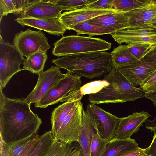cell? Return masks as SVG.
<instances>
[{
	"label": "cell",
	"instance_id": "obj_1",
	"mask_svg": "<svg viewBox=\"0 0 156 156\" xmlns=\"http://www.w3.org/2000/svg\"><path fill=\"white\" fill-rule=\"evenodd\" d=\"M0 87V136L9 143L38 134L42 123L30 108V104L22 99L6 97Z\"/></svg>",
	"mask_w": 156,
	"mask_h": 156
},
{
	"label": "cell",
	"instance_id": "obj_2",
	"mask_svg": "<svg viewBox=\"0 0 156 156\" xmlns=\"http://www.w3.org/2000/svg\"><path fill=\"white\" fill-rule=\"evenodd\" d=\"M51 62L71 74L76 73L90 79L106 74L113 66L111 53L105 51L69 55L53 59Z\"/></svg>",
	"mask_w": 156,
	"mask_h": 156
},
{
	"label": "cell",
	"instance_id": "obj_3",
	"mask_svg": "<svg viewBox=\"0 0 156 156\" xmlns=\"http://www.w3.org/2000/svg\"><path fill=\"white\" fill-rule=\"evenodd\" d=\"M103 80L109 83L99 92L88 95L90 103L100 104L124 103L144 97L145 92L134 86L116 67L113 66Z\"/></svg>",
	"mask_w": 156,
	"mask_h": 156
},
{
	"label": "cell",
	"instance_id": "obj_4",
	"mask_svg": "<svg viewBox=\"0 0 156 156\" xmlns=\"http://www.w3.org/2000/svg\"><path fill=\"white\" fill-rule=\"evenodd\" d=\"M53 45L52 53L59 57L82 53L105 51L111 49L112 44L100 38L73 35L62 37Z\"/></svg>",
	"mask_w": 156,
	"mask_h": 156
},
{
	"label": "cell",
	"instance_id": "obj_5",
	"mask_svg": "<svg viewBox=\"0 0 156 156\" xmlns=\"http://www.w3.org/2000/svg\"><path fill=\"white\" fill-rule=\"evenodd\" d=\"M0 37V87L3 89L14 74L23 70L20 66L25 58L14 44Z\"/></svg>",
	"mask_w": 156,
	"mask_h": 156
},
{
	"label": "cell",
	"instance_id": "obj_6",
	"mask_svg": "<svg viewBox=\"0 0 156 156\" xmlns=\"http://www.w3.org/2000/svg\"><path fill=\"white\" fill-rule=\"evenodd\" d=\"M13 43L26 58L39 51L47 52L51 48L44 34L41 30L33 31L30 29L16 34Z\"/></svg>",
	"mask_w": 156,
	"mask_h": 156
},
{
	"label": "cell",
	"instance_id": "obj_7",
	"mask_svg": "<svg viewBox=\"0 0 156 156\" xmlns=\"http://www.w3.org/2000/svg\"><path fill=\"white\" fill-rule=\"evenodd\" d=\"M82 86L80 76L67 72L66 76L53 87L37 103L36 108H45L57 104L69 93L79 89Z\"/></svg>",
	"mask_w": 156,
	"mask_h": 156
},
{
	"label": "cell",
	"instance_id": "obj_8",
	"mask_svg": "<svg viewBox=\"0 0 156 156\" xmlns=\"http://www.w3.org/2000/svg\"><path fill=\"white\" fill-rule=\"evenodd\" d=\"M86 110L95 122L101 137L107 142L112 139L121 118L112 114L95 104H89Z\"/></svg>",
	"mask_w": 156,
	"mask_h": 156
},
{
	"label": "cell",
	"instance_id": "obj_9",
	"mask_svg": "<svg viewBox=\"0 0 156 156\" xmlns=\"http://www.w3.org/2000/svg\"><path fill=\"white\" fill-rule=\"evenodd\" d=\"M38 75V81L34 88L25 98H23L29 104L39 101L53 87L66 76V73L63 74L58 67L52 66Z\"/></svg>",
	"mask_w": 156,
	"mask_h": 156
},
{
	"label": "cell",
	"instance_id": "obj_10",
	"mask_svg": "<svg viewBox=\"0 0 156 156\" xmlns=\"http://www.w3.org/2000/svg\"><path fill=\"white\" fill-rule=\"evenodd\" d=\"M83 104L80 101L72 109L61 125L55 140L71 144L78 142L82 125Z\"/></svg>",
	"mask_w": 156,
	"mask_h": 156
},
{
	"label": "cell",
	"instance_id": "obj_11",
	"mask_svg": "<svg viewBox=\"0 0 156 156\" xmlns=\"http://www.w3.org/2000/svg\"><path fill=\"white\" fill-rule=\"evenodd\" d=\"M135 87L143 81L156 69V62L142 58L130 64L117 67Z\"/></svg>",
	"mask_w": 156,
	"mask_h": 156
},
{
	"label": "cell",
	"instance_id": "obj_12",
	"mask_svg": "<svg viewBox=\"0 0 156 156\" xmlns=\"http://www.w3.org/2000/svg\"><path fill=\"white\" fill-rule=\"evenodd\" d=\"M62 10L53 0H38L18 14V18L48 19H58Z\"/></svg>",
	"mask_w": 156,
	"mask_h": 156
},
{
	"label": "cell",
	"instance_id": "obj_13",
	"mask_svg": "<svg viewBox=\"0 0 156 156\" xmlns=\"http://www.w3.org/2000/svg\"><path fill=\"white\" fill-rule=\"evenodd\" d=\"M151 116L148 112L143 111L121 118L114 138L119 139L130 138L133 134L137 133L140 127L143 126V123Z\"/></svg>",
	"mask_w": 156,
	"mask_h": 156
},
{
	"label": "cell",
	"instance_id": "obj_14",
	"mask_svg": "<svg viewBox=\"0 0 156 156\" xmlns=\"http://www.w3.org/2000/svg\"><path fill=\"white\" fill-rule=\"evenodd\" d=\"M116 12L113 10L95 9L84 7L63 12L58 19L66 30H71L74 26L79 23L100 15Z\"/></svg>",
	"mask_w": 156,
	"mask_h": 156
},
{
	"label": "cell",
	"instance_id": "obj_15",
	"mask_svg": "<svg viewBox=\"0 0 156 156\" xmlns=\"http://www.w3.org/2000/svg\"><path fill=\"white\" fill-rule=\"evenodd\" d=\"M14 20L23 27L29 26L58 36H63L66 30L58 19H40L18 17Z\"/></svg>",
	"mask_w": 156,
	"mask_h": 156
},
{
	"label": "cell",
	"instance_id": "obj_16",
	"mask_svg": "<svg viewBox=\"0 0 156 156\" xmlns=\"http://www.w3.org/2000/svg\"><path fill=\"white\" fill-rule=\"evenodd\" d=\"M96 132H99L95 122L83 107L81 128L78 142L83 156H91L90 146L92 136V134Z\"/></svg>",
	"mask_w": 156,
	"mask_h": 156
},
{
	"label": "cell",
	"instance_id": "obj_17",
	"mask_svg": "<svg viewBox=\"0 0 156 156\" xmlns=\"http://www.w3.org/2000/svg\"><path fill=\"white\" fill-rule=\"evenodd\" d=\"M127 20L128 27L148 24L156 16V5L153 0L147 5L124 13Z\"/></svg>",
	"mask_w": 156,
	"mask_h": 156
},
{
	"label": "cell",
	"instance_id": "obj_18",
	"mask_svg": "<svg viewBox=\"0 0 156 156\" xmlns=\"http://www.w3.org/2000/svg\"><path fill=\"white\" fill-rule=\"evenodd\" d=\"M85 21L96 26L112 28L117 31L128 27L127 18L124 13L121 12L104 14Z\"/></svg>",
	"mask_w": 156,
	"mask_h": 156
},
{
	"label": "cell",
	"instance_id": "obj_19",
	"mask_svg": "<svg viewBox=\"0 0 156 156\" xmlns=\"http://www.w3.org/2000/svg\"><path fill=\"white\" fill-rule=\"evenodd\" d=\"M82 98L73 101L66 102L58 106L52 111L51 116V132L54 139L61 125L72 109L78 104Z\"/></svg>",
	"mask_w": 156,
	"mask_h": 156
},
{
	"label": "cell",
	"instance_id": "obj_20",
	"mask_svg": "<svg viewBox=\"0 0 156 156\" xmlns=\"http://www.w3.org/2000/svg\"><path fill=\"white\" fill-rule=\"evenodd\" d=\"M138 147V144L134 139H119L113 138L107 142L101 156H118Z\"/></svg>",
	"mask_w": 156,
	"mask_h": 156
},
{
	"label": "cell",
	"instance_id": "obj_21",
	"mask_svg": "<svg viewBox=\"0 0 156 156\" xmlns=\"http://www.w3.org/2000/svg\"><path fill=\"white\" fill-rule=\"evenodd\" d=\"M109 85V83L103 80L88 83L82 86L78 90L72 92L63 98L61 102L75 101L85 95L96 93Z\"/></svg>",
	"mask_w": 156,
	"mask_h": 156
},
{
	"label": "cell",
	"instance_id": "obj_22",
	"mask_svg": "<svg viewBox=\"0 0 156 156\" xmlns=\"http://www.w3.org/2000/svg\"><path fill=\"white\" fill-rule=\"evenodd\" d=\"M38 0H0V21L5 16L9 13L18 15Z\"/></svg>",
	"mask_w": 156,
	"mask_h": 156
},
{
	"label": "cell",
	"instance_id": "obj_23",
	"mask_svg": "<svg viewBox=\"0 0 156 156\" xmlns=\"http://www.w3.org/2000/svg\"><path fill=\"white\" fill-rule=\"evenodd\" d=\"M35 136L30 135L24 139L7 143L0 136V156H18Z\"/></svg>",
	"mask_w": 156,
	"mask_h": 156
},
{
	"label": "cell",
	"instance_id": "obj_24",
	"mask_svg": "<svg viewBox=\"0 0 156 156\" xmlns=\"http://www.w3.org/2000/svg\"><path fill=\"white\" fill-rule=\"evenodd\" d=\"M47 52L39 51L25 58L23 69L37 74L43 71L47 59Z\"/></svg>",
	"mask_w": 156,
	"mask_h": 156
},
{
	"label": "cell",
	"instance_id": "obj_25",
	"mask_svg": "<svg viewBox=\"0 0 156 156\" xmlns=\"http://www.w3.org/2000/svg\"><path fill=\"white\" fill-rule=\"evenodd\" d=\"M71 30L75 31L77 33V35L86 34L89 37L95 35L111 34L117 31L112 28L94 25L86 21L79 23L74 26Z\"/></svg>",
	"mask_w": 156,
	"mask_h": 156
},
{
	"label": "cell",
	"instance_id": "obj_26",
	"mask_svg": "<svg viewBox=\"0 0 156 156\" xmlns=\"http://www.w3.org/2000/svg\"><path fill=\"white\" fill-rule=\"evenodd\" d=\"M110 53L112 57L113 66L117 68L138 61L129 51L127 45H120L115 47Z\"/></svg>",
	"mask_w": 156,
	"mask_h": 156
},
{
	"label": "cell",
	"instance_id": "obj_27",
	"mask_svg": "<svg viewBox=\"0 0 156 156\" xmlns=\"http://www.w3.org/2000/svg\"><path fill=\"white\" fill-rule=\"evenodd\" d=\"M54 140L51 131L45 132L39 136L35 146L28 156H45Z\"/></svg>",
	"mask_w": 156,
	"mask_h": 156
},
{
	"label": "cell",
	"instance_id": "obj_28",
	"mask_svg": "<svg viewBox=\"0 0 156 156\" xmlns=\"http://www.w3.org/2000/svg\"><path fill=\"white\" fill-rule=\"evenodd\" d=\"M113 34L128 36H156V27L149 24L127 27L117 31Z\"/></svg>",
	"mask_w": 156,
	"mask_h": 156
},
{
	"label": "cell",
	"instance_id": "obj_29",
	"mask_svg": "<svg viewBox=\"0 0 156 156\" xmlns=\"http://www.w3.org/2000/svg\"><path fill=\"white\" fill-rule=\"evenodd\" d=\"M151 1L152 0H113V9L117 12L125 13Z\"/></svg>",
	"mask_w": 156,
	"mask_h": 156
},
{
	"label": "cell",
	"instance_id": "obj_30",
	"mask_svg": "<svg viewBox=\"0 0 156 156\" xmlns=\"http://www.w3.org/2000/svg\"><path fill=\"white\" fill-rule=\"evenodd\" d=\"M113 39L118 44H156V36H128L115 35L111 34Z\"/></svg>",
	"mask_w": 156,
	"mask_h": 156
},
{
	"label": "cell",
	"instance_id": "obj_31",
	"mask_svg": "<svg viewBox=\"0 0 156 156\" xmlns=\"http://www.w3.org/2000/svg\"><path fill=\"white\" fill-rule=\"evenodd\" d=\"M78 146L76 144H69L54 139L51 148L45 156H68Z\"/></svg>",
	"mask_w": 156,
	"mask_h": 156
},
{
	"label": "cell",
	"instance_id": "obj_32",
	"mask_svg": "<svg viewBox=\"0 0 156 156\" xmlns=\"http://www.w3.org/2000/svg\"><path fill=\"white\" fill-rule=\"evenodd\" d=\"M92 0H53L54 3L62 11H73L80 9L95 2Z\"/></svg>",
	"mask_w": 156,
	"mask_h": 156
},
{
	"label": "cell",
	"instance_id": "obj_33",
	"mask_svg": "<svg viewBox=\"0 0 156 156\" xmlns=\"http://www.w3.org/2000/svg\"><path fill=\"white\" fill-rule=\"evenodd\" d=\"M107 142L101 137L98 132L94 133L92 135L91 143V156H101Z\"/></svg>",
	"mask_w": 156,
	"mask_h": 156
},
{
	"label": "cell",
	"instance_id": "obj_34",
	"mask_svg": "<svg viewBox=\"0 0 156 156\" xmlns=\"http://www.w3.org/2000/svg\"><path fill=\"white\" fill-rule=\"evenodd\" d=\"M153 45L147 44H130L127 45L129 51L137 60H141Z\"/></svg>",
	"mask_w": 156,
	"mask_h": 156
},
{
	"label": "cell",
	"instance_id": "obj_35",
	"mask_svg": "<svg viewBox=\"0 0 156 156\" xmlns=\"http://www.w3.org/2000/svg\"><path fill=\"white\" fill-rule=\"evenodd\" d=\"M140 86L146 92L156 89V69L143 81Z\"/></svg>",
	"mask_w": 156,
	"mask_h": 156
},
{
	"label": "cell",
	"instance_id": "obj_36",
	"mask_svg": "<svg viewBox=\"0 0 156 156\" xmlns=\"http://www.w3.org/2000/svg\"><path fill=\"white\" fill-rule=\"evenodd\" d=\"M113 0H96L85 7L95 9L114 10L113 9Z\"/></svg>",
	"mask_w": 156,
	"mask_h": 156
},
{
	"label": "cell",
	"instance_id": "obj_37",
	"mask_svg": "<svg viewBox=\"0 0 156 156\" xmlns=\"http://www.w3.org/2000/svg\"><path fill=\"white\" fill-rule=\"evenodd\" d=\"M39 136L38 134L35 136L18 156H28L35 146L39 139Z\"/></svg>",
	"mask_w": 156,
	"mask_h": 156
},
{
	"label": "cell",
	"instance_id": "obj_38",
	"mask_svg": "<svg viewBox=\"0 0 156 156\" xmlns=\"http://www.w3.org/2000/svg\"><path fill=\"white\" fill-rule=\"evenodd\" d=\"M147 148H142L139 147L124 152L118 156H140L146 154Z\"/></svg>",
	"mask_w": 156,
	"mask_h": 156
},
{
	"label": "cell",
	"instance_id": "obj_39",
	"mask_svg": "<svg viewBox=\"0 0 156 156\" xmlns=\"http://www.w3.org/2000/svg\"><path fill=\"white\" fill-rule=\"evenodd\" d=\"M147 148V154L151 156H156V132L153 136L151 143Z\"/></svg>",
	"mask_w": 156,
	"mask_h": 156
},
{
	"label": "cell",
	"instance_id": "obj_40",
	"mask_svg": "<svg viewBox=\"0 0 156 156\" xmlns=\"http://www.w3.org/2000/svg\"><path fill=\"white\" fill-rule=\"evenodd\" d=\"M143 58L156 62V44L153 46Z\"/></svg>",
	"mask_w": 156,
	"mask_h": 156
},
{
	"label": "cell",
	"instance_id": "obj_41",
	"mask_svg": "<svg viewBox=\"0 0 156 156\" xmlns=\"http://www.w3.org/2000/svg\"><path fill=\"white\" fill-rule=\"evenodd\" d=\"M145 123L146 129L154 131V133L156 132V116L152 120L148 119Z\"/></svg>",
	"mask_w": 156,
	"mask_h": 156
},
{
	"label": "cell",
	"instance_id": "obj_42",
	"mask_svg": "<svg viewBox=\"0 0 156 156\" xmlns=\"http://www.w3.org/2000/svg\"><path fill=\"white\" fill-rule=\"evenodd\" d=\"M144 97L151 100L153 104L156 107V89L149 92H145Z\"/></svg>",
	"mask_w": 156,
	"mask_h": 156
},
{
	"label": "cell",
	"instance_id": "obj_43",
	"mask_svg": "<svg viewBox=\"0 0 156 156\" xmlns=\"http://www.w3.org/2000/svg\"><path fill=\"white\" fill-rule=\"evenodd\" d=\"M81 153V149L80 145L73 149L68 156H77Z\"/></svg>",
	"mask_w": 156,
	"mask_h": 156
},
{
	"label": "cell",
	"instance_id": "obj_44",
	"mask_svg": "<svg viewBox=\"0 0 156 156\" xmlns=\"http://www.w3.org/2000/svg\"><path fill=\"white\" fill-rule=\"evenodd\" d=\"M155 23H156V16L151 20L148 24H151Z\"/></svg>",
	"mask_w": 156,
	"mask_h": 156
},
{
	"label": "cell",
	"instance_id": "obj_45",
	"mask_svg": "<svg viewBox=\"0 0 156 156\" xmlns=\"http://www.w3.org/2000/svg\"><path fill=\"white\" fill-rule=\"evenodd\" d=\"M149 25H150L154 27H156V23H155Z\"/></svg>",
	"mask_w": 156,
	"mask_h": 156
},
{
	"label": "cell",
	"instance_id": "obj_46",
	"mask_svg": "<svg viewBox=\"0 0 156 156\" xmlns=\"http://www.w3.org/2000/svg\"><path fill=\"white\" fill-rule=\"evenodd\" d=\"M151 156L147 154H144L143 155H141V156Z\"/></svg>",
	"mask_w": 156,
	"mask_h": 156
},
{
	"label": "cell",
	"instance_id": "obj_47",
	"mask_svg": "<svg viewBox=\"0 0 156 156\" xmlns=\"http://www.w3.org/2000/svg\"><path fill=\"white\" fill-rule=\"evenodd\" d=\"M154 4L156 5V0H153Z\"/></svg>",
	"mask_w": 156,
	"mask_h": 156
},
{
	"label": "cell",
	"instance_id": "obj_48",
	"mask_svg": "<svg viewBox=\"0 0 156 156\" xmlns=\"http://www.w3.org/2000/svg\"><path fill=\"white\" fill-rule=\"evenodd\" d=\"M81 153L79 155H78L77 156H81Z\"/></svg>",
	"mask_w": 156,
	"mask_h": 156
}]
</instances>
